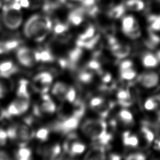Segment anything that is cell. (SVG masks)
Masks as SVG:
<instances>
[{"label": "cell", "instance_id": "obj_53", "mask_svg": "<svg viewBox=\"0 0 160 160\" xmlns=\"http://www.w3.org/2000/svg\"><path fill=\"white\" fill-rule=\"evenodd\" d=\"M6 118V110L0 106V121Z\"/></svg>", "mask_w": 160, "mask_h": 160}, {"label": "cell", "instance_id": "obj_54", "mask_svg": "<svg viewBox=\"0 0 160 160\" xmlns=\"http://www.w3.org/2000/svg\"><path fill=\"white\" fill-rule=\"evenodd\" d=\"M154 148H155L157 150L160 151V138H159L158 139H157L156 140Z\"/></svg>", "mask_w": 160, "mask_h": 160}, {"label": "cell", "instance_id": "obj_52", "mask_svg": "<svg viewBox=\"0 0 160 160\" xmlns=\"http://www.w3.org/2000/svg\"><path fill=\"white\" fill-rule=\"evenodd\" d=\"M102 80L105 83H108V82H110V81L111 80V74H109L108 73L104 74L102 76Z\"/></svg>", "mask_w": 160, "mask_h": 160}, {"label": "cell", "instance_id": "obj_42", "mask_svg": "<svg viewBox=\"0 0 160 160\" xmlns=\"http://www.w3.org/2000/svg\"><path fill=\"white\" fill-rule=\"evenodd\" d=\"M104 102V100L101 97H94L90 101V106L92 108H96Z\"/></svg>", "mask_w": 160, "mask_h": 160}, {"label": "cell", "instance_id": "obj_20", "mask_svg": "<svg viewBox=\"0 0 160 160\" xmlns=\"http://www.w3.org/2000/svg\"><path fill=\"white\" fill-rule=\"evenodd\" d=\"M68 88L69 87H68L65 84L58 82L54 85L52 89V92L53 94L58 96L60 99H65V96Z\"/></svg>", "mask_w": 160, "mask_h": 160}, {"label": "cell", "instance_id": "obj_58", "mask_svg": "<svg viewBox=\"0 0 160 160\" xmlns=\"http://www.w3.org/2000/svg\"><path fill=\"white\" fill-rule=\"evenodd\" d=\"M76 1H82V0H76Z\"/></svg>", "mask_w": 160, "mask_h": 160}, {"label": "cell", "instance_id": "obj_4", "mask_svg": "<svg viewBox=\"0 0 160 160\" xmlns=\"http://www.w3.org/2000/svg\"><path fill=\"white\" fill-rule=\"evenodd\" d=\"M22 16L20 10L16 9L5 4L2 8V21L4 25L9 29H16L22 23Z\"/></svg>", "mask_w": 160, "mask_h": 160}, {"label": "cell", "instance_id": "obj_38", "mask_svg": "<svg viewBox=\"0 0 160 160\" xmlns=\"http://www.w3.org/2000/svg\"><path fill=\"white\" fill-rule=\"evenodd\" d=\"M49 136V130L47 128H41L39 129L36 134V137L37 139L41 140V141H46Z\"/></svg>", "mask_w": 160, "mask_h": 160}, {"label": "cell", "instance_id": "obj_9", "mask_svg": "<svg viewBox=\"0 0 160 160\" xmlns=\"http://www.w3.org/2000/svg\"><path fill=\"white\" fill-rule=\"evenodd\" d=\"M138 81L140 84L147 88H151L156 86L159 81V76L154 72H148L141 74Z\"/></svg>", "mask_w": 160, "mask_h": 160}, {"label": "cell", "instance_id": "obj_26", "mask_svg": "<svg viewBox=\"0 0 160 160\" xmlns=\"http://www.w3.org/2000/svg\"><path fill=\"white\" fill-rule=\"evenodd\" d=\"M122 139L124 145L127 146L136 147L138 146L139 142L138 138L136 136L131 134L128 131H126L123 134Z\"/></svg>", "mask_w": 160, "mask_h": 160}, {"label": "cell", "instance_id": "obj_32", "mask_svg": "<svg viewBox=\"0 0 160 160\" xmlns=\"http://www.w3.org/2000/svg\"><path fill=\"white\" fill-rule=\"evenodd\" d=\"M95 28L93 26L89 25L87 27V28L85 29V31L79 35L78 39L79 40H85L88 39H90L94 36L95 34Z\"/></svg>", "mask_w": 160, "mask_h": 160}, {"label": "cell", "instance_id": "obj_39", "mask_svg": "<svg viewBox=\"0 0 160 160\" xmlns=\"http://www.w3.org/2000/svg\"><path fill=\"white\" fill-rule=\"evenodd\" d=\"M87 68L91 71H99L101 69V64L98 61L93 59L91 60L88 63Z\"/></svg>", "mask_w": 160, "mask_h": 160}, {"label": "cell", "instance_id": "obj_8", "mask_svg": "<svg viewBox=\"0 0 160 160\" xmlns=\"http://www.w3.org/2000/svg\"><path fill=\"white\" fill-rule=\"evenodd\" d=\"M52 81V75L48 72H42L38 74L34 78V88L42 93L48 90V88Z\"/></svg>", "mask_w": 160, "mask_h": 160}, {"label": "cell", "instance_id": "obj_6", "mask_svg": "<svg viewBox=\"0 0 160 160\" xmlns=\"http://www.w3.org/2000/svg\"><path fill=\"white\" fill-rule=\"evenodd\" d=\"M16 58L19 62L26 67H32L37 62L36 51H32L26 47L17 49Z\"/></svg>", "mask_w": 160, "mask_h": 160}, {"label": "cell", "instance_id": "obj_40", "mask_svg": "<svg viewBox=\"0 0 160 160\" xmlns=\"http://www.w3.org/2000/svg\"><path fill=\"white\" fill-rule=\"evenodd\" d=\"M76 91L72 88H69L68 89V91L66 92L65 99H66L68 101L70 102H72L76 99Z\"/></svg>", "mask_w": 160, "mask_h": 160}, {"label": "cell", "instance_id": "obj_10", "mask_svg": "<svg viewBox=\"0 0 160 160\" xmlns=\"http://www.w3.org/2000/svg\"><path fill=\"white\" fill-rule=\"evenodd\" d=\"M56 110V106L51 98L48 94H44L42 96V102L39 107H36L34 112L37 114H40L41 112L52 113Z\"/></svg>", "mask_w": 160, "mask_h": 160}, {"label": "cell", "instance_id": "obj_5", "mask_svg": "<svg viewBox=\"0 0 160 160\" xmlns=\"http://www.w3.org/2000/svg\"><path fill=\"white\" fill-rule=\"evenodd\" d=\"M29 106V99L18 97L6 109V118H9L12 116L22 114L28 109Z\"/></svg>", "mask_w": 160, "mask_h": 160}, {"label": "cell", "instance_id": "obj_31", "mask_svg": "<svg viewBox=\"0 0 160 160\" xmlns=\"http://www.w3.org/2000/svg\"><path fill=\"white\" fill-rule=\"evenodd\" d=\"M160 42V38L153 31L150 32L149 38L146 41V45L150 49H154Z\"/></svg>", "mask_w": 160, "mask_h": 160}, {"label": "cell", "instance_id": "obj_27", "mask_svg": "<svg viewBox=\"0 0 160 160\" xmlns=\"http://www.w3.org/2000/svg\"><path fill=\"white\" fill-rule=\"evenodd\" d=\"M15 155L16 159L19 160H28L31 159V151L26 146H20L18 150L16 151Z\"/></svg>", "mask_w": 160, "mask_h": 160}, {"label": "cell", "instance_id": "obj_56", "mask_svg": "<svg viewBox=\"0 0 160 160\" xmlns=\"http://www.w3.org/2000/svg\"><path fill=\"white\" fill-rule=\"evenodd\" d=\"M6 2H19V0H5Z\"/></svg>", "mask_w": 160, "mask_h": 160}, {"label": "cell", "instance_id": "obj_7", "mask_svg": "<svg viewBox=\"0 0 160 160\" xmlns=\"http://www.w3.org/2000/svg\"><path fill=\"white\" fill-rule=\"evenodd\" d=\"M80 118L72 116L64 120L58 121L53 125V129L58 132L68 133L76 129L79 124Z\"/></svg>", "mask_w": 160, "mask_h": 160}, {"label": "cell", "instance_id": "obj_46", "mask_svg": "<svg viewBox=\"0 0 160 160\" xmlns=\"http://www.w3.org/2000/svg\"><path fill=\"white\" fill-rule=\"evenodd\" d=\"M128 159H136V160H144L146 159V157L140 153H136V154H131L129 155L127 158Z\"/></svg>", "mask_w": 160, "mask_h": 160}, {"label": "cell", "instance_id": "obj_50", "mask_svg": "<svg viewBox=\"0 0 160 160\" xmlns=\"http://www.w3.org/2000/svg\"><path fill=\"white\" fill-rule=\"evenodd\" d=\"M9 159L10 158L9 154L6 152L4 151H0V160H6Z\"/></svg>", "mask_w": 160, "mask_h": 160}, {"label": "cell", "instance_id": "obj_36", "mask_svg": "<svg viewBox=\"0 0 160 160\" xmlns=\"http://www.w3.org/2000/svg\"><path fill=\"white\" fill-rule=\"evenodd\" d=\"M136 76V72L132 68L121 71V77L122 79L131 80L134 78Z\"/></svg>", "mask_w": 160, "mask_h": 160}, {"label": "cell", "instance_id": "obj_55", "mask_svg": "<svg viewBox=\"0 0 160 160\" xmlns=\"http://www.w3.org/2000/svg\"><path fill=\"white\" fill-rule=\"evenodd\" d=\"M121 158V156H119L118 154H112L110 155V159H112V160H119Z\"/></svg>", "mask_w": 160, "mask_h": 160}, {"label": "cell", "instance_id": "obj_25", "mask_svg": "<svg viewBox=\"0 0 160 160\" xmlns=\"http://www.w3.org/2000/svg\"><path fill=\"white\" fill-rule=\"evenodd\" d=\"M36 58L37 61L51 62L54 60V56L50 50L46 49L40 51H36Z\"/></svg>", "mask_w": 160, "mask_h": 160}, {"label": "cell", "instance_id": "obj_41", "mask_svg": "<svg viewBox=\"0 0 160 160\" xmlns=\"http://www.w3.org/2000/svg\"><path fill=\"white\" fill-rule=\"evenodd\" d=\"M156 104L154 98H151L148 99L144 103V108L146 110L153 111L155 109Z\"/></svg>", "mask_w": 160, "mask_h": 160}, {"label": "cell", "instance_id": "obj_44", "mask_svg": "<svg viewBox=\"0 0 160 160\" xmlns=\"http://www.w3.org/2000/svg\"><path fill=\"white\" fill-rule=\"evenodd\" d=\"M8 138L7 132L0 128V146H4L6 144Z\"/></svg>", "mask_w": 160, "mask_h": 160}, {"label": "cell", "instance_id": "obj_18", "mask_svg": "<svg viewBox=\"0 0 160 160\" xmlns=\"http://www.w3.org/2000/svg\"><path fill=\"white\" fill-rule=\"evenodd\" d=\"M84 159H105L104 149L103 146L98 145L91 149L86 154Z\"/></svg>", "mask_w": 160, "mask_h": 160}, {"label": "cell", "instance_id": "obj_37", "mask_svg": "<svg viewBox=\"0 0 160 160\" xmlns=\"http://www.w3.org/2000/svg\"><path fill=\"white\" fill-rule=\"evenodd\" d=\"M68 29V27L66 24L58 22L54 27V32L58 36H61L66 32Z\"/></svg>", "mask_w": 160, "mask_h": 160}, {"label": "cell", "instance_id": "obj_33", "mask_svg": "<svg viewBox=\"0 0 160 160\" xmlns=\"http://www.w3.org/2000/svg\"><path fill=\"white\" fill-rule=\"evenodd\" d=\"M114 0H96V5L99 10H109L113 6Z\"/></svg>", "mask_w": 160, "mask_h": 160}, {"label": "cell", "instance_id": "obj_3", "mask_svg": "<svg viewBox=\"0 0 160 160\" xmlns=\"http://www.w3.org/2000/svg\"><path fill=\"white\" fill-rule=\"evenodd\" d=\"M6 132L8 137L20 146H26L32 136L31 130L26 124H17L12 125Z\"/></svg>", "mask_w": 160, "mask_h": 160}, {"label": "cell", "instance_id": "obj_19", "mask_svg": "<svg viewBox=\"0 0 160 160\" xmlns=\"http://www.w3.org/2000/svg\"><path fill=\"white\" fill-rule=\"evenodd\" d=\"M82 54V51L81 48L78 46L73 49H72L68 54V59H67L68 62V66L70 68H73L75 66L76 64L79 61Z\"/></svg>", "mask_w": 160, "mask_h": 160}, {"label": "cell", "instance_id": "obj_17", "mask_svg": "<svg viewBox=\"0 0 160 160\" xmlns=\"http://www.w3.org/2000/svg\"><path fill=\"white\" fill-rule=\"evenodd\" d=\"M85 11L83 8H78L72 11L68 16V20L71 24L74 26H78L84 20V14Z\"/></svg>", "mask_w": 160, "mask_h": 160}, {"label": "cell", "instance_id": "obj_11", "mask_svg": "<svg viewBox=\"0 0 160 160\" xmlns=\"http://www.w3.org/2000/svg\"><path fill=\"white\" fill-rule=\"evenodd\" d=\"M18 71V67L10 60H6L0 63V78L9 79Z\"/></svg>", "mask_w": 160, "mask_h": 160}, {"label": "cell", "instance_id": "obj_35", "mask_svg": "<svg viewBox=\"0 0 160 160\" xmlns=\"http://www.w3.org/2000/svg\"><path fill=\"white\" fill-rule=\"evenodd\" d=\"M141 132L148 142H151L153 141L154 134L152 132V130H151V129L149 128L148 126H143L141 128Z\"/></svg>", "mask_w": 160, "mask_h": 160}, {"label": "cell", "instance_id": "obj_14", "mask_svg": "<svg viewBox=\"0 0 160 160\" xmlns=\"http://www.w3.org/2000/svg\"><path fill=\"white\" fill-rule=\"evenodd\" d=\"M85 149V145L78 141H74L70 144L66 143L64 145V149L71 156L80 154L84 151Z\"/></svg>", "mask_w": 160, "mask_h": 160}, {"label": "cell", "instance_id": "obj_45", "mask_svg": "<svg viewBox=\"0 0 160 160\" xmlns=\"http://www.w3.org/2000/svg\"><path fill=\"white\" fill-rule=\"evenodd\" d=\"M132 66V62L130 60H124L121 62L120 64V69L121 70H125L131 68Z\"/></svg>", "mask_w": 160, "mask_h": 160}, {"label": "cell", "instance_id": "obj_13", "mask_svg": "<svg viewBox=\"0 0 160 160\" xmlns=\"http://www.w3.org/2000/svg\"><path fill=\"white\" fill-rule=\"evenodd\" d=\"M138 28H139V26L133 16H127L122 19V30L126 35Z\"/></svg>", "mask_w": 160, "mask_h": 160}, {"label": "cell", "instance_id": "obj_15", "mask_svg": "<svg viewBox=\"0 0 160 160\" xmlns=\"http://www.w3.org/2000/svg\"><path fill=\"white\" fill-rule=\"evenodd\" d=\"M112 54L118 59H122L127 57L131 51V48L127 45H121L116 43L111 47Z\"/></svg>", "mask_w": 160, "mask_h": 160}, {"label": "cell", "instance_id": "obj_23", "mask_svg": "<svg viewBox=\"0 0 160 160\" xmlns=\"http://www.w3.org/2000/svg\"><path fill=\"white\" fill-rule=\"evenodd\" d=\"M99 39V36L98 34H96L94 36L90 39H85V40H77V45L80 48H84L86 49H91L93 48L95 45L97 44L98 40Z\"/></svg>", "mask_w": 160, "mask_h": 160}, {"label": "cell", "instance_id": "obj_48", "mask_svg": "<svg viewBox=\"0 0 160 160\" xmlns=\"http://www.w3.org/2000/svg\"><path fill=\"white\" fill-rule=\"evenodd\" d=\"M119 103L120 105H121L124 107H128V106H129L131 105L132 100H131V98H128L126 99L119 100Z\"/></svg>", "mask_w": 160, "mask_h": 160}, {"label": "cell", "instance_id": "obj_34", "mask_svg": "<svg viewBox=\"0 0 160 160\" xmlns=\"http://www.w3.org/2000/svg\"><path fill=\"white\" fill-rule=\"evenodd\" d=\"M92 74L89 71H81L78 75V79L80 81L84 83H89L92 80Z\"/></svg>", "mask_w": 160, "mask_h": 160}, {"label": "cell", "instance_id": "obj_57", "mask_svg": "<svg viewBox=\"0 0 160 160\" xmlns=\"http://www.w3.org/2000/svg\"><path fill=\"white\" fill-rule=\"evenodd\" d=\"M1 6H2V2H1V0H0V8H1Z\"/></svg>", "mask_w": 160, "mask_h": 160}, {"label": "cell", "instance_id": "obj_47", "mask_svg": "<svg viewBox=\"0 0 160 160\" xmlns=\"http://www.w3.org/2000/svg\"><path fill=\"white\" fill-rule=\"evenodd\" d=\"M8 91V86L6 84L0 80V98L4 96Z\"/></svg>", "mask_w": 160, "mask_h": 160}, {"label": "cell", "instance_id": "obj_21", "mask_svg": "<svg viewBox=\"0 0 160 160\" xmlns=\"http://www.w3.org/2000/svg\"><path fill=\"white\" fill-rule=\"evenodd\" d=\"M28 85L29 83L27 80L21 79L19 81L17 89L18 97L29 99V91L28 89Z\"/></svg>", "mask_w": 160, "mask_h": 160}, {"label": "cell", "instance_id": "obj_29", "mask_svg": "<svg viewBox=\"0 0 160 160\" xmlns=\"http://www.w3.org/2000/svg\"><path fill=\"white\" fill-rule=\"evenodd\" d=\"M148 21L152 31H160V15H151Z\"/></svg>", "mask_w": 160, "mask_h": 160}, {"label": "cell", "instance_id": "obj_59", "mask_svg": "<svg viewBox=\"0 0 160 160\" xmlns=\"http://www.w3.org/2000/svg\"><path fill=\"white\" fill-rule=\"evenodd\" d=\"M0 29H1V24H0Z\"/></svg>", "mask_w": 160, "mask_h": 160}, {"label": "cell", "instance_id": "obj_43", "mask_svg": "<svg viewBox=\"0 0 160 160\" xmlns=\"http://www.w3.org/2000/svg\"><path fill=\"white\" fill-rule=\"evenodd\" d=\"M117 98L118 100H122L128 98H131V96L128 91L121 89L118 92Z\"/></svg>", "mask_w": 160, "mask_h": 160}, {"label": "cell", "instance_id": "obj_12", "mask_svg": "<svg viewBox=\"0 0 160 160\" xmlns=\"http://www.w3.org/2000/svg\"><path fill=\"white\" fill-rule=\"evenodd\" d=\"M21 41L17 39H11L0 41V53L8 54L12 50L18 48Z\"/></svg>", "mask_w": 160, "mask_h": 160}, {"label": "cell", "instance_id": "obj_16", "mask_svg": "<svg viewBox=\"0 0 160 160\" xmlns=\"http://www.w3.org/2000/svg\"><path fill=\"white\" fill-rule=\"evenodd\" d=\"M42 155L47 159H56L61 154V148L59 144H54L52 146L44 147L41 150Z\"/></svg>", "mask_w": 160, "mask_h": 160}, {"label": "cell", "instance_id": "obj_24", "mask_svg": "<svg viewBox=\"0 0 160 160\" xmlns=\"http://www.w3.org/2000/svg\"><path fill=\"white\" fill-rule=\"evenodd\" d=\"M158 61L159 60L156 56L151 53L147 52L142 56V62L143 65L146 68H154L158 64Z\"/></svg>", "mask_w": 160, "mask_h": 160}, {"label": "cell", "instance_id": "obj_28", "mask_svg": "<svg viewBox=\"0 0 160 160\" xmlns=\"http://www.w3.org/2000/svg\"><path fill=\"white\" fill-rule=\"evenodd\" d=\"M124 5L126 8L132 11H141L144 8V3L142 0H128Z\"/></svg>", "mask_w": 160, "mask_h": 160}, {"label": "cell", "instance_id": "obj_51", "mask_svg": "<svg viewBox=\"0 0 160 160\" xmlns=\"http://www.w3.org/2000/svg\"><path fill=\"white\" fill-rule=\"evenodd\" d=\"M19 3L21 6V7L23 8H29L30 7V1L29 0H19Z\"/></svg>", "mask_w": 160, "mask_h": 160}, {"label": "cell", "instance_id": "obj_1", "mask_svg": "<svg viewBox=\"0 0 160 160\" xmlns=\"http://www.w3.org/2000/svg\"><path fill=\"white\" fill-rule=\"evenodd\" d=\"M52 29L51 19L46 16L36 14L31 16L24 26V35L36 41H42Z\"/></svg>", "mask_w": 160, "mask_h": 160}, {"label": "cell", "instance_id": "obj_2", "mask_svg": "<svg viewBox=\"0 0 160 160\" xmlns=\"http://www.w3.org/2000/svg\"><path fill=\"white\" fill-rule=\"evenodd\" d=\"M81 129L87 136L97 141L108 132L106 123L102 119H88L83 122Z\"/></svg>", "mask_w": 160, "mask_h": 160}, {"label": "cell", "instance_id": "obj_30", "mask_svg": "<svg viewBox=\"0 0 160 160\" xmlns=\"http://www.w3.org/2000/svg\"><path fill=\"white\" fill-rule=\"evenodd\" d=\"M118 116L120 120L125 124H131L133 121L132 114L126 109H122L120 111Z\"/></svg>", "mask_w": 160, "mask_h": 160}, {"label": "cell", "instance_id": "obj_22", "mask_svg": "<svg viewBox=\"0 0 160 160\" xmlns=\"http://www.w3.org/2000/svg\"><path fill=\"white\" fill-rule=\"evenodd\" d=\"M126 6L124 4H120L115 6H112L108 11V16L112 19H118L121 18L124 13Z\"/></svg>", "mask_w": 160, "mask_h": 160}, {"label": "cell", "instance_id": "obj_49", "mask_svg": "<svg viewBox=\"0 0 160 160\" xmlns=\"http://www.w3.org/2000/svg\"><path fill=\"white\" fill-rule=\"evenodd\" d=\"M154 99L156 104L154 111H156L158 113H160V96L154 97Z\"/></svg>", "mask_w": 160, "mask_h": 160}]
</instances>
